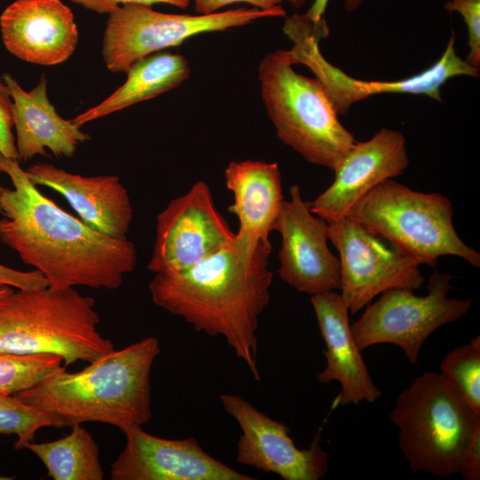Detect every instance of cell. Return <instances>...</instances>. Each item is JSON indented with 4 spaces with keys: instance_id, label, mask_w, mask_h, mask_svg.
<instances>
[{
    "instance_id": "obj_18",
    "label": "cell",
    "mask_w": 480,
    "mask_h": 480,
    "mask_svg": "<svg viewBox=\"0 0 480 480\" xmlns=\"http://www.w3.org/2000/svg\"><path fill=\"white\" fill-rule=\"evenodd\" d=\"M321 335L325 343L324 369L318 374L322 384L338 381L340 390L332 403V409L339 405L359 404L364 401L373 403L381 396L374 384L361 350L352 335L348 310L340 295L334 291L312 295Z\"/></svg>"
},
{
    "instance_id": "obj_19",
    "label": "cell",
    "mask_w": 480,
    "mask_h": 480,
    "mask_svg": "<svg viewBox=\"0 0 480 480\" xmlns=\"http://www.w3.org/2000/svg\"><path fill=\"white\" fill-rule=\"evenodd\" d=\"M25 171L36 186L61 194L91 228L112 237H126L133 212L118 176H82L47 163L34 164Z\"/></svg>"
},
{
    "instance_id": "obj_14",
    "label": "cell",
    "mask_w": 480,
    "mask_h": 480,
    "mask_svg": "<svg viewBox=\"0 0 480 480\" xmlns=\"http://www.w3.org/2000/svg\"><path fill=\"white\" fill-rule=\"evenodd\" d=\"M275 230L281 236L279 277L296 291L309 295L340 290V260L328 247V223L314 214L298 185L290 188Z\"/></svg>"
},
{
    "instance_id": "obj_31",
    "label": "cell",
    "mask_w": 480,
    "mask_h": 480,
    "mask_svg": "<svg viewBox=\"0 0 480 480\" xmlns=\"http://www.w3.org/2000/svg\"><path fill=\"white\" fill-rule=\"evenodd\" d=\"M458 474L465 480L480 479V426L464 451Z\"/></svg>"
},
{
    "instance_id": "obj_9",
    "label": "cell",
    "mask_w": 480,
    "mask_h": 480,
    "mask_svg": "<svg viewBox=\"0 0 480 480\" xmlns=\"http://www.w3.org/2000/svg\"><path fill=\"white\" fill-rule=\"evenodd\" d=\"M283 30L293 44L290 50L295 63L307 66L323 84L338 115L346 114L354 103L380 93L423 94L442 101L441 88L449 79L479 76V69L457 55L453 31L442 56L422 72L395 81H364L347 75L323 56L319 41L328 35L324 18L314 22L306 14H293L285 20Z\"/></svg>"
},
{
    "instance_id": "obj_10",
    "label": "cell",
    "mask_w": 480,
    "mask_h": 480,
    "mask_svg": "<svg viewBox=\"0 0 480 480\" xmlns=\"http://www.w3.org/2000/svg\"><path fill=\"white\" fill-rule=\"evenodd\" d=\"M451 279L450 275L435 269L425 296H417L406 288L382 292L350 324L357 348L363 351L377 344H394L404 351L411 364H415L426 340L441 326L459 320L472 306L470 299L448 297Z\"/></svg>"
},
{
    "instance_id": "obj_35",
    "label": "cell",
    "mask_w": 480,
    "mask_h": 480,
    "mask_svg": "<svg viewBox=\"0 0 480 480\" xmlns=\"http://www.w3.org/2000/svg\"><path fill=\"white\" fill-rule=\"evenodd\" d=\"M12 287L4 286L0 288V297L12 291Z\"/></svg>"
},
{
    "instance_id": "obj_34",
    "label": "cell",
    "mask_w": 480,
    "mask_h": 480,
    "mask_svg": "<svg viewBox=\"0 0 480 480\" xmlns=\"http://www.w3.org/2000/svg\"><path fill=\"white\" fill-rule=\"evenodd\" d=\"M293 6L300 7L303 5L305 0H288Z\"/></svg>"
},
{
    "instance_id": "obj_16",
    "label": "cell",
    "mask_w": 480,
    "mask_h": 480,
    "mask_svg": "<svg viewBox=\"0 0 480 480\" xmlns=\"http://www.w3.org/2000/svg\"><path fill=\"white\" fill-rule=\"evenodd\" d=\"M409 163L404 134L382 128L370 140L356 141L333 171V182L310 202L311 212L328 224L335 222L380 182L402 174Z\"/></svg>"
},
{
    "instance_id": "obj_1",
    "label": "cell",
    "mask_w": 480,
    "mask_h": 480,
    "mask_svg": "<svg viewBox=\"0 0 480 480\" xmlns=\"http://www.w3.org/2000/svg\"><path fill=\"white\" fill-rule=\"evenodd\" d=\"M13 189L0 196V239L52 289L118 288L136 268L134 244L99 232L60 208L29 180L19 160L0 154Z\"/></svg>"
},
{
    "instance_id": "obj_28",
    "label": "cell",
    "mask_w": 480,
    "mask_h": 480,
    "mask_svg": "<svg viewBox=\"0 0 480 480\" xmlns=\"http://www.w3.org/2000/svg\"><path fill=\"white\" fill-rule=\"evenodd\" d=\"M11 99L7 84L0 79V154L19 160L12 133V100Z\"/></svg>"
},
{
    "instance_id": "obj_24",
    "label": "cell",
    "mask_w": 480,
    "mask_h": 480,
    "mask_svg": "<svg viewBox=\"0 0 480 480\" xmlns=\"http://www.w3.org/2000/svg\"><path fill=\"white\" fill-rule=\"evenodd\" d=\"M440 369L468 405L480 414V336L451 350Z\"/></svg>"
},
{
    "instance_id": "obj_29",
    "label": "cell",
    "mask_w": 480,
    "mask_h": 480,
    "mask_svg": "<svg viewBox=\"0 0 480 480\" xmlns=\"http://www.w3.org/2000/svg\"><path fill=\"white\" fill-rule=\"evenodd\" d=\"M4 286L20 290H38L48 287V283L38 270L20 271L0 264V288Z\"/></svg>"
},
{
    "instance_id": "obj_33",
    "label": "cell",
    "mask_w": 480,
    "mask_h": 480,
    "mask_svg": "<svg viewBox=\"0 0 480 480\" xmlns=\"http://www.w3.org/2000/svg\"><path fill=\"white\" fill-rule=\"evenodd\" d=\"M366 0H344V7L348 12L356 11ZM329 0H314L305 13L312 21L316 22L323 19Z\"/></svg>"
},
{
    "instance_id": "obj_2",
    "label": "cell",
    "mask_w": 480,
    "mask_h": 480,
    "mask_svg": "<svg viewBox=\"0 0 480 480\" xmlns=\"http://www.w3.org/2000/svg\"><path fill=\"white\" fill-rule=\"evenodd\" d=\"M270 241L251 244L237 236L194 266L158 273L148 284L154 303L183 317L196 331L224 337L260 381L259 317L268 305L273 272Z\"/></svg>"
},
{
    "instance_id": "obj_22",
    "label": "cell",
    "mask_w": 480,
    "mask_h": 480,
    "mask_svg": "<svg viewBox=\"0 0 480 480\" xmlns=\"http://www.w3.org/2000/svg\"><path fill=\"white\" fill-rule=\"evenodd\" d=\"M125 82L108 97L70 119L78 127L93 120L153 99L171 91L190 76L186 58L178 53L158 52L131 66Z\"/></svg>"
},
{
    "instance_id": "obj_27",
    "label": "cell",
    "mask_w": 480,
    "mask_h": 480,
    "mask_svg": "<svg viewBox=\"0 0 480 480\" xmlns=\"http://www.w3.org/2000/svg\"><path fill=\"white\" fill-rule=\"evenodd\" d=\"M444 9L457 12L464 19L468 29V52L466 62L479 69L480 68V0H451L444 4Z\"/></svg>"
},
{
    "instance_id": "obj_4",
    "label": "cell",
    "mask_w": 480,
    "mask_h": 480,
    "mask_svg": "<svg viewBox=\"0 0 480 480\" xmlns=\"http://www.w3.org/2000/svg\"><path fill=\"white\" fill-rule=\"evenodd\" d=\"M95 300L72 288L12 290L0 297V350L52 354L64 366L91 363L115 349L98 330Z\"/></svg>"
},
{
    "instance_id": "obj_11",
    "label": "cell",
    "mask_w": 480,
    "mask_h": 480,
    "mask_svg": "<svg viewBox=\"0 0 480 480\" xmlns=\"http://www.w3.org/2000/svg\"><path fill=\"white\" fill-rule=\"evenodd\" d=\"M328 225L329 240L340 255V295L351 315L388 290H416L423 284L414 259L387 245L356 220L345 216Z\"/></svg>"
},
{
    "instance_id": "obj_30",
    "label": "cell",
    "mask_w": 480,
    "mask_h": 480,
    "mask_svg": "<svg viewBox=\"0 0 480 480\" xmlns=\"http://www.w3.org/2000/svg\"><path fill=\"white\" fill-rule=\"evenodd\" d=\"M71 2L83 6L88 11L100 14H109L117 7L125 4H140L152 6L156 4L172 5L180 9H186L189 5L190 0H70Z\"/></svg>"
},
{
    "instance_id": "obj_7",
    "label": "cell",
    "mask_w": 480,
    "mask_h": 480,
    "mask_svg": "<svg viewBox=\"0 0 480 480\" xmlns=\"http://www.w3.org/2000/svg\"><path fill=\"white\" fill-rule=\"evenodd\" d=\"M346 216L420 265L436 268L441 256L452 255L480 267V253L458 236L452 204L440 193L415 191L388 179L357 200Z\"/></svg>"
},
{
    "instance_id": "obj_12",
    "label": "cell",
    "mask_w": 480,
    "mask_h": 480,
    "mask_svg": "<svg viewBox=\"0 0 480 480\" xmlns=\"http://www.w3.org/2000/svg\"><path fill=\"white\" fill-rule=\"evenodd\" d=\"M235 236L236 232L217 210L208 184L196 181L157 215L148 268L155 274L187 269Z\"/></svg>"
},
{
    "instance_id": "obj_36",
    "label": "cell",
    "mask_w": 480,
    "mask_h": 480,
    "mask_svg": "<svg viewBox=\"0 0 480 480\" xmlns=\"http://www.w3.org/2000/svg\"><path fill=\"white\" fill-rule=\"evenodd\" d=\"M11 479H12V476H5L0 475V480H11Z\"/></svg>"
},
{
    "instance_id": "obj_3",
    "label": "cell",
    "mask_w": 480,
    "mask_h": 480,
    "mask_svg": "<svg viewBox=\"0 0 480 480\" xmlns=\"http://www.w3.org/2000/svg\"><path fill=\"white\" fill-rule=\"evenodd\" d=\"M160 351L158 340L146 337L80 372H68L62 366L15 395L55 416L57 428L101 422L124 432L141 427L152 417L150 372Z\"/></svg>"
},
{
    "instance_id": "obj_13",
    "label": "cell",
    "mask_w": 480,
    "mask_h": 480,
    "mask_svg": "<svg viewBox=\"0 0 480 480\" xmlns=\"http://www.w3.org/2000/svg\"><path fill=\"white\" fill-rule=\"evenodd\" d=\"M220 400L226 412L239 424L236 461L284 480H318L328 471V453L322 449L318 431L308 448H298L290 428L275 420L234 394Z\"/></svg>"
},
{
    "instance_id": "obj_23",
    "label": "cell",
    "mask_w": 480,
    "mask_h": 480,
    "mask_svg": "<svg viewBox=\"0 0 480 480\" xmlns=\"http://www.w3.org/2000/svg\"><path fill=\"white\" fill-rule=\"evenodd\" d=\"M24 449L33 452L45 466L53 480H102L104 471L99 446L82 424L71 427V432L57 440L27 444Z\"/></svg>"
},
{
    "instance_id": "obj_37",
    "label": "cell",
    "mask_w": 480,
    "mask_h": 480,
    "mask_svg": "<svg viewBox=\"0 0 480 480\" xmlns=\"http://www.w3.org/2000/svg\"><path fill=\"white\" fill-rule=\"evenodd\" d=\"M4 189H5V188L0 185V196L3 194V192L4 191ZM0 213L2 214L1 208H0Z\"/></svg>"
},
{
    "instance_id": "obj_21",
    "label": "cell",
    "mask_w": 480,
    "mask_h": 480,
    "mask_svg": "<svg viewBox=\"0 0 480 480\" xmlns=\"http://www.w3.org/2000/svg\"><path fill=\"white\" fill-rule=\"evenodd\" d=\"M224 177L233 194L228 211L238 220L236 235L254 244L268 241L284 201L278 164L233 161L225 169Z\"/></svg>"
},
{
    "instance_id": "obj_26",
    "label": "cell",
    "mask_w": 480,
    "mask_h": 480,
    "mask_svg": "<svg viewBox=\"0 0 480 480\" xmlns=\"http://www.w3.org/2000/svg\"><path fill=\"white\" fill-rule=\"evenodd\" d=\"M45 427L57 428V420L50 412L28 404L15 394L0 392V435H14L15 449H24Z\"/></svg>"
},
{
    "instance_id": "obj_25",
    "label": "cell",
    "mask_w": 480,
    "mask_h": 480,
    "mask_svg": "<svg viewBox=\"0 0 480 480\" xmlns=\"http://www.w3.org/2000/svg\"><path fill=\"white\" fill-rule=\"evenodd\" d=\"M62 366V357L56 355L0 350V392L14 395L28 389Z\"/></svg>"
},
{
    "instance_id": "obj_20",
    "label": "cell",
    "mask_w": 480,
    "mask_h": 480,
    "mask_svg": "<svg viewBox=\"0 0 480 480\" xmlns=\"http://www.w3.org/2000/svg\"><path fill=\"white\" fill-rule=\"evenodd\" d=\"M12 100V120L16 132L19 160L47 156L48 148L57 156H75L80 143L91 139L74 124L62 118L47 94V78L43 74L37 84L25 91L11 74H4Z\"/></svg>"
},
{
    "instance_id": "obj_5",
    "label": "cell",
    "mask_w": 480,
    "mask_h": 480,
    "mask_svg": "<svg viewBox=\"0 0 480 480\" xmlns=\"http://www.w3.org/2000/svg\"><path fill=\"white\" fill-rule=\"evenodd\" d=\"M291 50H277L260 60L261 99L282 142L308 162L334 171L356 143L339 121L335 106L316 78L294 71Z\"/></svg>"
},
{
    "instance_id": "obj_15",
    "label": "cell",
    "mask_w": 480,
    "mask_h": 480,
    "mask_svg": "<svg viewBox=\"0 0 480 480\" xmlns=\"http://www.w3.org/2000/svg\"><path fill=\"white\" fill-rule=\"evenodd\" d=\"M126 443L110 466L112 480H253L207 453L195 438L165 439L140 426L124 431Z\"/></svg>"
},
{
    "instance_id": "obj_8",
    "label": "cell",
    "mask_w": 480,
    "mask_h": 480,
    "mask_svg": "<svg viewBox=\"0 0 480 480\" xmlns=\"http://www.w3.org/2000/svg\"><path fill=\"white\" fill-rule=\"evenodd\" d=\"M284 15L282 5L268 10L241 7L207 15H190L164 13L149 5L125 4L108 14L101 54L109 71L126 73L138 60L178 46L191 36Z\"/></svg>"
},
{
    "instance_id": "obj_6",
    "label": "cell",
    "mask_w": 480,
    "mask_h": 480,
    "mask_svg": "<svg viewBox=\"0 0 480 480\" xmlns=\"http://www.w3.org/2000/svg\"><path fill=\"white\" fill-rule=\"evenodd\" d=\"M398 445L413 472L438 477L458 474L480 414L440 373L424 372L397 396L389 415Z\"/></svg>"
},
{
    "instance_id": "obj_32",
    "label": "cell",
    "mask_w": 480,
    "mask_h": 480,
    "mask_svg": "<svg viewBox=\"0 0 480 480\" xmlns=\"http://www.w3.org/2000/svg\"><path fill=\"white\" fill-rule=\"evenodd\" d=\"M284 0H194L195 10L198 14H212L229 4L245 3L253 7L268 10L281 5Z\"/></svg>"
},
{
    "instance_id": "obj_17",
    "label": "cell",
    "mask_w": 480,
    "mask_h": 480,
    "mask_svg": "<svg viewBox=\"0 0 480 480\" xmlns=\"http://www.w3.org/2000/svg\"><path fill=\"white\" fill-rule=\"evenodd\" d=\"M0 28L12 55L37 65L66 61L78 43L74 14L60 0H15L2 12Z\"/></svg>"
}]
</instances>
